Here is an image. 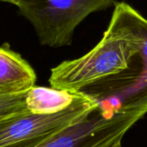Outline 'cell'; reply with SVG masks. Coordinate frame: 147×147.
I'll list each match as a JSON object with an SVG mask.
<instances>
[{"label":"cell","instance_id":"obj_1","mask_svg":"<svg viewBox=\"0 0 147 147\" xmlns=\"http://www.w3.org/2000/svg\"><path fill=\"white\" fill-rule=\"evenodd\" d=\"M147 114V90L119 105L100 107L87 119L30 147H116Z\"/></svg>","mask_w":147,"mask_h":147},{"label":"cell","instance_id":"obj_2","mask_svg":"<svg viewBox=\"0 0 147 147\" xmlns=\"http://www.w3.org/2000/svg\"><path fill=\"white\" fill-rule=\"evenodd\" d=\"M137 55L138 50L135 45L107 30L88 53L53 67L49 82L56 89L82 92L126 70Z\"/></svg>","mask_w":147,"mask_h":147},{"label":"cell","instance_id":"obj_3","mask_svg":"<svg viewBox=\"0 0 147 147\" xmlns=\"http://www.w3.org/2000/svg\"><path fill=\"white\" fill-rule=\"evenodd\" d=\"M113 4L114 0H18L14 5L42 45L60 48L72 43L76 29L88 15Z\"/></svg>","mask_w":147,"mask_h":147},{"label":"cell","instance_id":"obj_4","mask_svg":"<svg viewBox=\"0 0 147 147\" xmlns=\"http://www.w3.org/2000/svg\"><path fill=\"white\" fill-rule=\"evenodd\" d=\"M100 102L84 92L67 108L54 113H27L0 122V147H30L94 113Z\"/></svg>","mask_w":147,"mask_h":147},{"label":"cell","instance_id":"obj_5","mask_svg":"<svg viewBox=\"0 0 147 147\" xmlns=\"http://www.w3.org/2000/svg\"><path fill=\"white\" fill-rule=\"evenodd\" d=\"M107 30L135 45L143 67L139 75L142 88H147V19L125 2L117 3Z\"/></svg>","mask_w":147,"mask_h":147},{"label":"cell","instance_id":"obj_6","mask_svg":"<svg viewBox=\"0 0 147 147\" xmlns=\"http://www.w3.org/2000/svg\"><path fill=\"white\" fill-rule=\"evenodd\" d=\"M31 65L8 44L0 46V94L27 92L36 85Z\"/></svg>","mask_w":147,"mask_h":147},{"label":"cell","instance_id":"obj_7","mask_svg":"<svg viewBox=\"0 0 147 147\" xmlns=\"http://www.w3.org/2000/svg\"><path fill=\"white\" fill-rule=\"evenodd\" d=\"M79 93L35 85L26 93V106L32 113H54L70 106Z\"/></svg>","mask_w":147,"mask_h":147},{"label":"cell","instance_id":"obj_8","mask_svg":"<svg viewBox=\"0 0 147 147\" xmlns=\"http://www.w3.org/2000/svg\"><path fill=\"white\" fill-rule=\"evenodd\" d=\"M26 93L0 94V122L30 113L26 106Z\"/></svg>","mask_w":147,"mask_h":147},{"label":"cell","instance_id":"obj_9","mask_svg":"<svg viewBox=\"0 0 147 147\" xmlns=\"http://www.w3.org/2000/svg\"><path fill=\"white\" fill-rule=\"evenodd\" d=\"M17 1L18 0H0L1 3H8V4H12V5H15Z\"/></svg>","mask_w":147,"mask_h":147},{"label":"cell","instance_id":"obj_10","mask_svg":"<svg viewBox=\"0 0 147 147\" xmlns=\"http://www.w3.org/2000/svg\"><path fill=\"white\" fill-rule=\"evenodd\" d=\"M116 147H123V146H122V145H121V144H119V145H117Z\"/></svg>","mask_w":147,"mask_h":147}]
</instances>
